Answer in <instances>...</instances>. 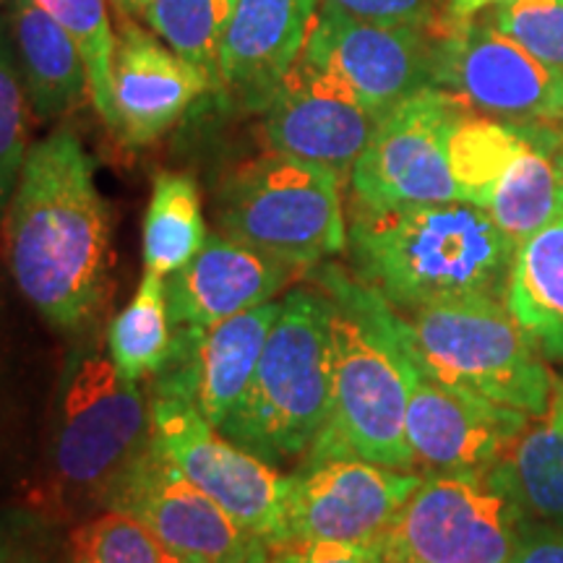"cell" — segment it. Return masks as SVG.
<instances>
[{
	"label": "cell",
	"mask_w": 563,
	"mask_h": 563,
	"mask_svg": "<svg viewBox=\"0 0 563 563\" xmlns=\"http://www.w3.org/2000/svg\"><path fill=\"white\" fill-rule=\"evenodd\" d=\"M530 141V125L483 115L467 108L449 133V167L460 201L485 209L498 180Z\"/></svg>",
	"instance_id": "obj_25"
},
{
	"label": "cell",
	"mask_w": 563,
	"mask_h": 563,
	"mask_svg": "<svg viewBox=\"0 0 563 563\" xmlns=\"http://www.w3.org/2000/svg\"><path fill=\"white\" fill-rule=\"evenodd\" d=\"M433 34V87L483 115L519 125L563 121V74L511 37L477 21H439Z\"/></svg>",
	"instance_id": "obj_10"
},
{
	"label": "cell",
	"mask_w": 563,
	"mask_h": 563,
	"mask_svg": "<svg viewBox=\"0 0 563 563\" xmlns=\"http://www.w3.org/2000/svg\"><path fill=\"white\" fill-rule=\"evenodd\" d=\"M150 446L173 462L214 504L272 545L287 534L290 475L238 446L220 428L209 426L180 394L157 389L150 402Z\"/></svg>",
	"instance_id": "obj_8"
},
{
	"label": "cell",
	"mask_w": 563,
	"mask_h": 563,
	"mask_svg": "<svg viewBox=\"0 0 563 563\" xmlns=\"http://www.w3.org/2000/svg\"><path fill=\"white\" fill-rule=\"evenodd\" d=\"M266 563H386L382 545L316 543V540H279L266 545Z\"/></svg>",
	"instance_id": "obj_34"
},
{
	"label": "cell",
	"mask_w": 563,
	"mask_h": 563,
	"mask_svg": "<svg viewBox=\"0 0 563 563\" xmlns=\"http://www.w3.org/2000/svg\"><path fill=\"white\" fill-rule=\"evenodd\" d=\"M555 159H559V165L563 170V129H561V139H559V150H555Z\"/></svg>",
	"instance_id": "obj_41"
},
{
	"label": "cell",
	"mask_w": 563,
	"mask_h": 563,
	"mask_svg": "<svg viewBox=\"0 0 563 563\" xmlns=\"http://www.w3.org/2000/svg\"><path fill=\"white\" fill-rule=\"evenodd\" d=\"M279 311L282 300H269L203 332H175V357L157 389L180 394L209 426L222 428L249 389Z\"/></svg>",
	"instance_id": "obj_18"
},
{
	"label": "cell",
	"mask_w": 563,
	"mask_h": 563,
	"mask_svg": "<svg viewBox=\"0 0 563 563\" xmlns=\"http://www.w3.org/2000/svg\"><path fill=\"white\" fill-rule=\"evenodd\" d=\"M104 498L108 509L136 517L167 551L188 563H238L266 545L150 443Z\"/></svg>",
	"instance_id": "obj_14"
},
{
	"label": "cell",
	"mask_w": 563,
	"mask_h": 563,
	"mask_svg": "<svg viewBox=\"0 0 563 563\" xmlns=\"http://www.w3.org/2000/svg\"><path fill=\"white\" fill-rule=\"evenodd\" d=\"M235 0H150L144 19L173 53L207 76L211 89H222V34Z\"/></svg>",
	"instance_id": "obj_28"
},
{
	"label": "cell",
	"mask_w": 563,
	"mask_h": 563,
	"mask_svg": "<svg viewBox=\"0 0 563 563\" xmlns=\"http://www.w3.org/2000/svg\"><path fill=\"white\" fill-rule=\"evenodd\" d=\"M295 266L249 243L214 232L194 262L165 277L167 311L178 334H196L269 302L285 290Z\"/></svg>",
	"instance_id": "obj_17"
},
{
	"label": "cell",
	"mask_w": 563,
	"mask_h": 563,
	"mask_svg": "<svg viewBox=\"0 0 563 563\" xmlns=\"http://www.w3.org/2000/svg\"><path fill=\"white\" fill-rule=\"evenodd\" d=\"M11 32L24 76V91L40 121H55L87 102L89 74L84 55L60 21L37 0H13Z\"/></svg>",
	"instance_id": "obj_21"
},
{
	"label": "cell",
	"mask_w": 563,
	"mask_h": 563,
	"mask_svg": "<svg viewBox=\"0 0 563 563\" xmlns=\"http://www.w3.org/2000/svg\"><path fill=\"white\" fill-rule=\"evenodd\" d=\"M5 262L26 300L53 329H76L104 295L110 211L95 162L70 131L26 152L3 222Z\"/></svg>",
	"instance_id": "obj_1"
},
{
	"label": "cell",
	"mask_w": 563,
	"mask_h": 563,
	"mask_svg": "<svg viewBox=\"0 0 563 563\" xmlns=\"http://www.w3.org/2000/svg\"><path fill=\"white\" fill-rule=\"evenodd\" d=\"M0 563H42L30 548L11 534L0 532Z\"/></svg>",
	"instance_id": "obj_37"
},
{
	"label": "cell",
	"mask_w": 563,
	"mask_h": 563,
	"mask_svg": "<svg viewBox=\"0 0 563 563\" xmlns=\"http://www.w3.org/2000/svg\"><path fill=\"white\" fill-rule=\"evenodd\" d=\"M511 496L530 522L563 530V428L551 418L527 422L498 460Z\"/></svg>",
	"instance_id": "obj_27"
},
{
	"label": "cell",
	"mask_w": 563,
	"mask_h": 563,
	"mask_svg": "<svg viewBox=\"0 0 563 563\" xmlns=\"http://www.w3.org/2000/svg\"><path fill=\"white\" fill-rule=\"evenodd\" d=\"M561 129L532 123L530 141L498 180L485 211L514 245L563 214V170L555 159Z\"/></svg>",
	"instance_id": "obj_23"
},
{
	"label": "cell",
	"mask_w": 563,
	"mask_h": 563,
	"mask_svg": "<svg viewBox=\"0 0 563 563\" xmlns=\"http://www.w3.org/2000/svg\"><path fill=\"white\" fill-rule=\"evenodd\" d=\"M561 382H563V378H561Z\"/></svg>",
	"instance_id": "obj_43"
},
{
	"label": "cell",
	"mask_w": 563,
	"mask_h": 563,
	"mask_svg": "<svg viewBox=\"0 0 563 563\" xmlns=\"http://www.w3.org/2000/svg\"><path fill=\"white\" fill-rule=\"evenodd\" d=\"M0 3H3V0H0Z\"/></svg>",
	"instance_id": "obj_42"
},
{
	"label": "cell",
	"mask_w": 563,
	"mask_h": 563,
	"mask_svg": "<svg viewBox=\"0 0 563 563\" xmlns=\"http://www.w3.org/2000/svg\"><path fill=\"white\" fill-rule=\"evenodd\" d=\"M545 418H551L555 426L563 428V382L555 378L553 386V399H551V410H548Z\"/></svg>",
	"instance_id": "obj_39"
},
{
	"label": "cell",
	"mask_w": 563,
	"mask_h": 563,
	"mask_svg": "<svg viewBox=\"0 0 563 563\" xmlns=\"http://www.w3.org/2000/svg\"><path fill=\"white\" fill-rule=\"evenodd\" d=\"M68 563H188L167 551L131 514L104 509L76 527L68 540Z\"/></svg>",
	"instance_id": "obj_30"
},
{
	"label": "cell",
	"mask_w": 563,
	"mask_h": 563,
	"mask_svg": "<svg viewBox=\"0 0 563 563\" xmlns=\"http://www.w3.org/2000/svg\"><path fill=\"white\" fill-rule=\"evenodd\" d=\"M108 3H112V9H115V13H121V16H144L146 5H150V0H108Z\"/></svg>",
	"instance_id": "obj_38"
},
{
	"label": "cell",
	"mask_w": 563,
	"mask_h": 563,
	"mask_svg": "<svg viewBox=\"0 0 563 563\" xmlns=\"http://www.w3.org/2000/svg\"><path fill=\"white\" fill-rule=\"evenodd\" d=\"M530 420V415L511 407L435 382L412 365L405 431L415 467L426 470V475L490 467L509 452Z\"/></svg>",
	"instance_id": "obj_16"
},
{
	"label": "cell",
	"mask_w": 563,
	"mask_h": 563,
	"mask_svg": "<svg viewBox=\"0 0 563 563\" xmlns=\"http://www.w3.org/2000/svg\"><path fill=\"white\" fill-rule=\"evenodd\" d=\"M394 336L426 376L530 418L551 410L555 378L498 300L470 298L394 313Z\"/></svg>",
	"instance_id": "obj_5"
},
{
	"label": "cell",
	"mask_w": 563,
	"mask_h": 563,
	"mask_svg": "<svg viewBox=\"0 0 563 563\" xmlns=\"http://www.w3.org/2000/svg\"><path fill=\"white\" fill-rule=\"evenodd\" d=\"M361 97L365 108L386 112L433 87V34L420 26L371 24L319 0L302 53Z\"/></svg>",
	"instance_id": "obj_13"
},
{
	"label": "cell",
	"mask_w": 563,
	"mask_h": 563,
	"mask_svg": "<svg viewBox=\"0 0 563 563\" xmlns=\"http://www.w3.org/2000/svg\"><path fill=\"white\" fill-rule=\"evenodd\" d=\"M316 5L319 0H235L222 34V87L266 108L302 53Z\"/></svg>",
	"instance_id": "obj_20"
},
{
	"label": "cell",
	"mask_w": 563,
	"mask_h": 563,
	"mask_svg": "<svg viewBox=\"0 0 563 563\" xmlns=\"http://www.w3.org/2000/svg\"><path fill=\"white\" fill-rule=\"evenodd\" d=\"M506 311L551 361H563V214L514 249Z\"/></svg>",
	"instance_id": "obj_22"
},
{
	"label": "cell",
	"mask_w": 563,
	"mask_h": 563,
	"mask_svg": "<svg viewBox=\"0 0 563 563\" xmlns=\"http://www.w3.org/2000/svg\"><path fill=\"white\" fill-rule=\"evenodd\" d=\"M238 563H266V545L256 548V551H253L251 555H245V559L238 561Z\"/></svg>",
	"instance_id": "obj_40"
},
{
	"label": "cell",
	"mask_w": 563,
	"mask_h": 563,
	"mask_svg": "<svg viewBox=\"0 0 563 563\" xmlns=\"http://www.w3.org/2000/svg\"><path fill=\"white\" fill-rule=\"evenodd\" d=\"M26 152V91L0 40V214L16 191Z\"/></svg>",
	"instance_id": "obj_32"
},
{
	"label": "cell",
	"mask_w": 563,
	"mask_h": 563,
	"mask_svg": "<svg viewBox=\"0 0 563 563\" xmlns=\"http://www.w3.org/2000/svg\"><path fill=\"white\" fill-rule=\"evenodd\" d=\"M332 300V410L306 462L357 460L412 470L407 402L412 363L394 336V311L347 279H329Z\"/></svg>",
	"instance_id": "obj_3"
},
{
	"label": "cell",
	"mask_w": 563,
	"mask_h": 563,
	"mask_svg": "<svg viewBox=\"0 0 563 563\" xmlns=\"http://www.w3.org/2000/svg\"><path fill=\"white\" fill-rule=\"evenodd\" d=\"M347 249L357 277L391 311L449 300H501L514 245L475 203H352Z\"/></svg>",
	"instance_id": "obj_2"
},
{
	"label": "cell",
	"mask_w": 563,
	"mask_h": 563,
	"mask_svg": "<svg viewBox=\"0 0 563 563\" xmlns=\"http://www.w3.org/2000/svg\"><path fill=\"white\" fill-rule=\"evenodd\" d=\"M342 186L327 167L272 150L224 178L217 222L224 235L308 269L347 249Z\"/></svg>",
	"instance_id": "obj_6"
},
{
	"label": "cell",
	"mask_w": 563,
	"mask_h": 563,
	"mask_svg": "<svg viewBox=\"0 0 563 563\" xmlns=\"http://www.w3.org/2000/svg\"><path fill=\"white\" fill-rule=\"evenodd\" d=\"M420 481L357 456L306 462L290 475L285 540L382 545Z\"/></svg>",
	"instance_id": "obj_12"
},
{
	"label": "cell",
	"mask_w": 563,
	"mask_h": 563,
	"mask_svg": "<svg viewBox=\"0 0 563 563\" xmlns=\"http://www.w3.org/2000/svg\"><path fill=\"white\" fill-rule=\"evenodd\" d=\"M509 3V0H446L441 21H467L477 16V13L490 9V5Z\"/></svg>",
	"instance_id": "obj_36"
},
{
	"label": "cell",
	"mask_w": 563,
	"mask_h": 563,
	"mask_svg": "<svg viewBox=\"0 0 563 563\" xmlns=\"http://www.w3.org/2000/svg\"><path fill=\"white\" fill-rule=\"evenodd\" d=\"M332 3L371 24L420 26V30H433L446 9V0H332Z\"/></svg>",
	"instance_id": "obj_33"
},
{
	"label": "cell",
	"mask_w": 563,
	"mask_h": 563,
	"mask_svg": "<svg viewBox=\"0 0 563 563\" xmlns=\"http://www.w3.org/2000/svg\"><path fill=\"white\" fill-rule=\"evenodd\" d=\"M332 410V298L292 290L220 433L269 464L311 452Z\"/></svg>",
	"instance_id": "obj_4"
},
{
	"label": "cell",
	"mask_w": 563,
	"mask_h": 563,
	"mask_svg": "<svg viewBox=\"0 0 563 563\" xmlns=\"http://www.w3.org/2000/svg\"><path fill=\"white\" fill-rule=\"evenodd\" d=\"M209 232L199 186L186 173H157L144 214V272L170 277L203 249Z\"/></svg>",
	"instance_id": "obj_24"
},
{
	"label": "cell",
	"mask_w": 563,
	"mask_h": 563,
	"mask_svg": "<svg viewBox=\"0 0 563 563\" xmlns=\"http://www.w3.org/2000/svg\"><path fill=\"white\" fill-rule=\"evenodd\" d=\"M511 563H563V530L530 522Z\"/></svg>",
	"instance_id": "obj_35"
},
{
	"label": "cell",
	"mask_w": 563,
	"mask_h": 563,
	"mask_svg": "<svg viewBox=\"0 0 563 563\" xmlns=\"http://www.w3.org/2000/svg\"><path fill=\"white\" fill-rule=\"evenodd\" d=\"M378 123L382 118L347 84L306 55H298L266 104L272 150L327 167L342 183L350 180Z\"/></svg>",
	"instance_id": "obj_15"
},
{
	"label": "cell",
	"mask_w": 563,
	"mask_h": 563,
	"mask_svg": "<svg viewBox=\"0 0 563 563\" xmlns=\"http://www.w3.org/2000/svg\"><path fill=\"white\" fill-rule=\"evenodd\" d=\"M110 361L129 382L159 376L175 357V329L167 311L165 277L144 272L136 295L108 332Z\"/></svg>",
	"instance_id": "obj_26"
},
{
	"label": "cell",
	"mask_w": 563,
	"mask_h": 563,
	"mask_svg": "<svg viewBox=\"0 0 563 563\" xmlns=\"http://www.w3.org/2000/svg\"><path fill=\"white\" fill-rule=\"evenodd\" d=\"M530 517L501 467L428 473L386 532V563H511Z\"/></svg>",
	"instance_id": "obj_7"
},
{
	"label": "cell",
	"mask_w": 563,
	"mask_h": 563,
	"mask_svg": "<svg viewBox=\"0 0 563 563\" xmlns=\"http://www.w3.org/2000/svg\"><path fill=\"white\" fill-rule=\"evenodd\" d=\"M209 89L207 76L191 63L141 30L131 16H121L112 51V102L115 133L125 144L146 146L165 136Z\"/></svg>",
	"instance_id": "obj_19"
},
{
	"label": "cell",
	"mask_w": 563,
	"mask_h": 563,
	"mask_svg": "<svg viewBox=\"0 0 563 563\" xmlns=\"http://www.w3.org/2000/svg\"><path fill=\"white\" fill-rule=\"evenodd\" d=\"M490 24L563 74V0H509L496 5Z\"/></svg>",
	"instance_id": "obj_31"
},
{
	"label": "cell",
	"mask_w": 563,
	"mask_h": 563,
	"mask_svg": "<svg viewBox=\"0 0 563 563\" xmlns=\"http://www.w3.org/2000/svg\"><path fill=\"white\" fill-rule=\"evenodd\" d=\"M55 21L70 32L87 63L89 95L104 125L118 131L115 102H112V51H115V32H112L108 0H37Z\"/></svg>",
	"instance_id": "obj_29"
},
{
	"label": "cell",
	"mask_w": 563,
	"mask_h": 563,
	"mask_svg": "<svg viewBox=\"0 0 563 563\" xmlns=\"http://www.w3.org/2000/svg\"><path fill=\"white\" fill-rule=\"evenodd\" d=\"M146 443L150 402L139 384L100 352L84 357L63 391L53 452L58 481L70 490L108 493Z\"/></svg>",
	"instance_id": "obj_9"
},
{
	"label": "cell",
	"mask_w": 563,
	"mask_h": 563,
	"mask_svg": "<svg viewBox=\"0 0 563 563\" xmlns=\"http://www.w3.org/2000/svg\"><path fill=\"white\" fill-rule=\"evenodd\" d=\"M467 110L460 97L426 87L386 112L350 173L352 203L368 209L460 201L449 167V133Z\"/></svg>",
	"instance_id": "obj_11"
}]
</instances>
